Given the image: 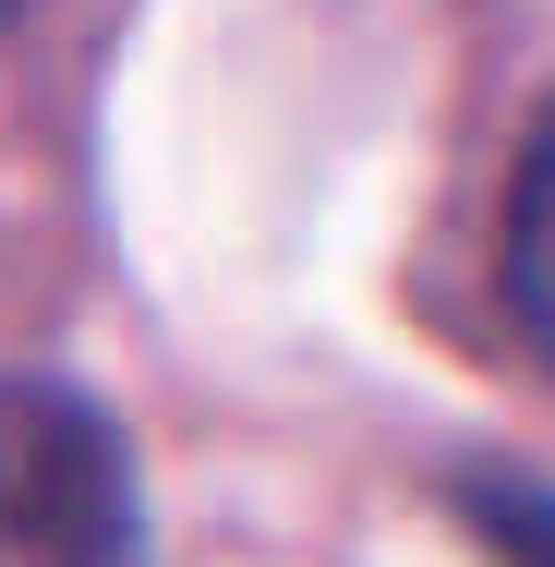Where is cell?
I'll return each mask as SVG.
<instances>
[{
  "label": "cell",
  "mask_w": 555,
  "mask_h": 567,
  "mask_svg": "<svg viewBox=\"0 0 555 567\" xmlns=\"http://www.w3.org/2000/svg\"><path fill=\"white\" fill-rule=\"evenodd\" d=\"M0 567H145L133 447L49 374H0Z\"/></svg>",
  "instance_id": "1"
},
{
  "label": "cell",
  "mask_w": 555,
  "mask_h": 567,
  "mask_svg": "<svg viewBox=\"0 0 555 567\" xmlns=\"http://www.w3.org/2000/svg\"><path fill=\"white\" fill-rule=\"evenodd\" d=\"M507 315L555 362V97L520 145V182H507Z\"/></svg>",
  "instance_id": "2"
},
{
  "label": "cell",
  "mask_w": 555,
  "mask_h": 567,
  "mask_svg": "<svg viewBox=\"0 0 555 567\" xmlns=\"http://www.w3.org/2000/svg\"><path fill=\"white\" fill-rule=\"evenodd\" d=\"M459 519L495 567H555V483H520V471H459Z\"/></svg>",
  "instance_id": "3"
},
{
  "label": "cell",
  "mask_w": 555,
  "mask_h": 567,
  "mask_svg": "<svg viewBox=\"0 0 555 567\" xmlns=\"http://www.w3.org/2000/svg\"><path fill=\"white\" fill-rule=\"evenodd\" d=\"M0 12H12V0H0Z\"/></svg>",
  "instance_id": "4"
}]
</instances>
